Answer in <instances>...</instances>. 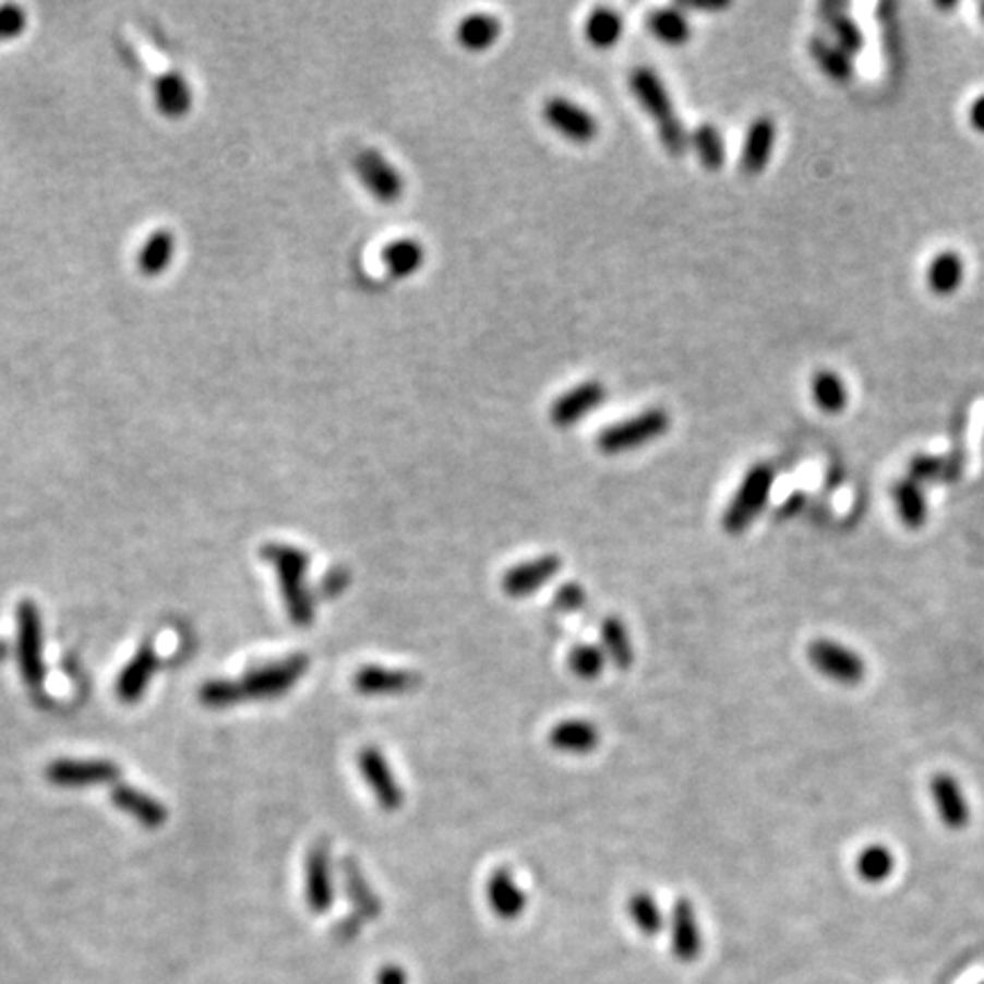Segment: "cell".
I'll use <instances>...</instances> for the list:
<instances>
[{"label":"cell","mask_w":984,"mask_h":984,"mask_svg":"<svg viewBox=\"0 0 984 984\" xmlns=\"http://www.w3.org/2000/svg\"><path fill=\"white\" fill-rule=\"evenodd\" d=\"M376 984H408V975L399 964H385L376 973Z\"/></svg>","instance_id":"ee69618b"},{"label":"cell","mask_w":984,"mask_h":984,"mask_svg":"<svg viewBox=\"0 0 984 984\" xmlns=\"http://www.w3.org/2000/svg\"><path fill=\"white\" fill-rule=\"evenodd\" d=\"M600 636H602L607 659L613 665H617L620 670H627L634 663V647H632L629 632L623 620L615 615L604 617V623L600 627Z\"/></svg>","instance_id":"f1b7e54d"},{"label":"cell","mask_w":984,"mask_h":984,"mask_svg":"<svg viewBox=\"0 0 984 984\" xmlns=\"http://www.w3.org/2000/svg\"><path fill=\"white\" fill-rule=\"evenodd\" d=\"M263 559L276 569L285 609L297 627H310L315 620V598L305 584L310 559L295 545L283 542H267L263 548Z\"/></svg>","instance_id":"6da1fadb"},{"label":"cell","mask_w":984,"mask_h":984,"mask_svg":"<svg viewBox=\"0 0 984 984\" xmlns=\"http://www.w3.org/2000/svg\"><path fill=\"white\" fill-rule=\"evenodd\" d=\"M500 33H502L500 21L495 16H490V14H470V16H465L458 23V28H456V37H458L460 46L468 48V50H475V53H477V50H485V48H490L492 44H495Z\"/></svg>","instance_id":"83f0119b"},{"label":"cell","mask_w":984,"mask_h":984,"mask_svg":"<svg viewBox=\"0 0 984 984\" xmlns=\"http://www.w3.org/2000/svg\"><path fill=\"white\" fill-rule=\"evenodd\" d=\"M647 28H650V33L659 41L668 46H684L691 39V23L682 14V10L675 8L650 12V16H647Z\"/></svg>","instance_id":"f546056e"},{"label":"cell","mask_w":984,"mask_h":984,"mask_svg":"<svg viewBox=\"0 0 984 984\" xmlns=\"http://www.w3.org/2000/svg\"><path fill=\"white\" fill-rule=\"evenodd\" d=\"M691 144L707 171H720L724 165V142L713 123H700L691 135Z\"/></svg>","instance_id":"d590c367"},{"label":"cell","mask_w":984,"mask_h":984,"mask_svg":"<svg viewBox=\"0 0 984 984\" xmlns=\"http://www.w3.org/2000/svg\"><path fill=\"white\" fill-rule=\"evenodd\" d=\"M155 670H158V655H155L153 645H142L135 652V657L128 661V665L121 670L117 680V695L125 705L137 703L144 695L146 686L151 684Z\"/></svg>","instance_id":"ffe728a7"},{"label":"cell","mask_w":984,"mask_h":984,"mask_svg":"<svg viewBox=\"0 0 984 984\" xmlns=\"http://www.w3.org/2000/svg\"><path fill=\"white\" fill-rule=\"evenodd\" d=\"M686 8H693V10H705V12H718V10H724V8H728V3H688Z\"/></svg>","instance_id":"7dc6e473"},{"label":"cell","mask_w":984,"mask_h":984,"mask_svg":"<svg viewBox=\"0 0 984 984\" xmlns=\"http://www.w3.org/2000/svg\"><path fill=\"white\" fill-rule=\"evenodd\" d=\"M358 770L368 782L383 812H397L404 805V789L379 747L368 745L358 753Z\"/></svg>","instance_id":"9c48e42d"},{"label":"cell","mask_w":984,"mask_h":984,"mask_svg":"<svg viewBox=\"0 0 984 984\" xmlns=\"http://www.w3.org/2000/svg\"><path fill=\"white\" fill-rule=\"evenodd\" d=\"M969 119L977 133H984V96H977L973 100V106L969 110Z\"/></svg>","instance_id":"f6af8a7d"},{"label":"cell","mask_w":984,"mask_h":984,"mask_svg":"<svg viewBox=\"0 0 984 984\" xmlns=\"http://www.w3.org/2000/svg\"><path fill=\"white\" fill-rule=\"evenodd\" d=\"M158 96H160L163 112H178V115H180V112H185L188 100H190V94H188L185 83L180 81V77H176V75L165 77L163 85H160Z\"/></svg>","instance_id":"60d3db41"},{"label":"cell","mask_w":984,"mask_h":984,"mask_svg":"<svg viewBox=\"0 0 984 984\" xmlns=\"http://www.w3.org/2000/svg\"><path fill=\"white\" fill-rule=\"evenodd\" d=\"M809 56L820 67V71L827 77H832L835 83H850L852 81V75H854L852 60H850V56L843 53V50L837 44L827 41L823 37H814L809 41Z\"/></svg>","instance_id":"4316f807"},{"label":"cell","mask_w":984,"mask_h":984,"mask_svg":"<svg viewBox=\"0 0 984 984\" xmlns=\"http://www.w3.org/2000/svg\"><path fill=\"white\" fill-rule=\"evenodd\" d=\"M964 280V261L957 251H941L927 267L929 290L939 297H950Z\"/></svg>","instance_id":"d4e9b609"},{"label":"cell","mask_w":984,"mask_h":984,"mask_svg":"<svg viewBox=\"0 0 984 984\" xmlns=\"http://www.w3.org/2000/svg\"><path fill=\"white\" fill-rule=\"evenodd\" d=\"M171 253H173L171 232H155L153 240L142 251V257H140L142 269L151 276L158 274L163 267L169 265Z\"/></svg>","instance_id":"ab89813d"},{"label":"cell","mask_w":984,"mask_h":984,"mask_svg":"<svg viewBox=\"0 0 984 984\" xmlns=\"http://www.w3.org/2000/svg\"><path fill=\"white\" fill-rule=\"evenodd\" d=\"M199 697H201V703H203L205 707L226 709V707H232V705L242 703V700H244V693H242V686H240L238 682H230V680H213V682H208V684H205V686L201 688Z\"/></svg>","instance_id":"74e56055"},{"label":"cell","mask_w":984,"mask_h":984,"mask_svg":"<svg viewBox=\"0 0 984 984\" xmlns=\"http://www.w3.org/2000/svg\"><path fill=\"white\" fill-rule=\"evenodd\" d=\"M772 485H775L772 465L768 463L753 465V468L745 472L734 500L722 513V529L730 536L745 533L768 504Z\"/></svg>","instance_id":"3957f363"},{"label":"cell","mask_w":984,"mask_h":984,"mask_svg":"<svg viewBox=\"0 0 984 984\" xmlns=\"http://www.w3.org/2000/svg\"><path fill=\"white\" fill-rule=\"evenodd\" d=\"M561 569V559L554 554L538 556L511 567L502 577V588L511 598H527L540 590L548 581H552Z\"/></svg>","instance_id":"e0dca14e"},{"label":"cell","mask_w":984,"mask_h":984,"mask_svg":"<svg viewBox=\"0 0 984 984\" xmlns=\"http://www.w3.org/2000/svg\"><path fill=\"white\" fill-rule=\"evenodd\" d=\"M627 914L636 929L645 937H659L665 927V916L652 893L638 891L627 902Z\"/></svg>","instance_id":"d6a6232c"},{"label":"cell","mask_w":984,"mask_h":984,"mask_svg":"<svg viewBox=\"0 0 984 984\" xmlns=\"http://www.w3.org/2000/svg\"><path fill=\"white\" fill-rule=\"evenodd\" d=\"M340 875H343V885L347 891V898L353 908V916H358L360 921H376L383 914V902L376 896V891L372 889L370 879L362 873L360 864L353 857L343 860L340 864Z\"/></svg>","instance_id":"d6986e66"},{"label":"cell","mask_w":984,"mask_h":984,"mask_svg":"<svg viewBox=\"0 0 984 984\" xmlns=\"http://www.w3.org/2000/svg\"><path fill=\"white\" fill-rule=\"evenodd\" d=\"M668 429H670L668 412L663 408H647L625 422H615L607 427L604 431L598 433L595 443H598L600 452L609 456L625 454L655 443V440H659Z\"/></svg>","instance_id":"277c9868"},{"label":"cell","mask_w":984,"mask_h":984,"mask_svg":"<svg viewBox=\"0 0 984 984\" xmlns=\"http://www.w3.org/2000/svg\"><path fill=\"white\" fill-rule=\"evenodd\" d=\"M308 670V659L303 655H295L276 663L257 665L249 670L244 680L240 682L244 700L247 697H255V700H272V697H280L288 693Z\"/></svg>","instance_id":"8992f818"},{"label":"cell","mask_w":984,"mask_h":984,"mask_svg":"<svg viewBox=\"0 0 984 984\" xmlns=\"http://www.w3.org/2000/svg\"><path fill=\"white\" fill-rule=\"evenodd\" d=\"M418 686H422V677L412 670L362 665L353 675V688L362 695H404Z\"/></svg>","instance_id":"2e32d148"},{"label":"cell","mask_w":984,"mask_h":984,"mask_svg":"<svg viewBox=\"0 0 984 984\" xmlns=\"http://www.w3.org/2000/svg\"><path fill=\"white\" fill-rule=\"evenodd\" d=\"M929 793H932V800H935V807L939 812L944 827H948V830H952V832L967 830L971 823V805H969V800H967L960 782H957L955 777L948 772H939L932 777Z\"/></svg>","instance_id":"9a60e30c"},{"label":"cell","mask_w":984,"mask_h":984,"mask_svg":"<svg viewBox=\"0 0 984 984\" xmlns=\"http://www.w3.org/2000/svg\"><path fill=\"white\" fill-rule=\"evenodd\" d=\"M349 581H351V575H349L347 567H333L331 573L324 575V579L320 584L322 598H338L340 592L347 590Z\"/></svg>","instance_id":"7bdbcfd3"},{"label":"cell","mask_w":984,"mask_h":984,"mask_svg":"<svg viewBox=\"0 0 984 984\" xmlns=\"http://www.w3.org/2000/svg\"><path fill=\"white\" fill-rule=\"evenodd\" d=\"M625 31V21L617 12L609 8L592 10L586 21V39L595 48H611L620 41Z\"/></svg>","instance_id":"836d02e7"},{"label":"cell","mask_w":984,"mask_h":984,"mask_svg":"<svg viewBox=\"0 0 984 984\" xmlns=\"http://www.w3.org/2000/svg\"><path fill=\"white\" fill-rule=\"evenodd\" d=\"M670 946H672V955H675V960L682 964H691V962L700 960L703 948H705L703 927H700V921H697L695 904L688 898H680L675 904H672Z\"/></svg>","instance_id":"7c38bea8"},{"label":"cell","mask_w":984,"mask_h":984,"mask_svg":"<svg viewBox=\"0 0 984 984\" xmlns=\"http://www.w3.org/2000/svg\"><path fill=\"white\" fill-rule=\"evenodd\" d=\"M16 659L21 675L33 691L44 684V632L41 613L35 602L23 600L16 607Z\"/></svg>","instance_id":"5b68a950"},{"label":"cell","mask_w":984,"mask_h":984,"mask_svg":"<svg viewBox=\"0 0 984 984\" xmlns=\"http://www.w3.org/2000/svg\"><path fill=\"white\" fill-rule=\"evenodd\" d=\"M607 661L609 659L602 647L588 645V643L575 645L567 657L569 670H573L579 680H598L602 675Z\"/></svg>","instance_id":"8d00e7d4"},{"label":"cell","mask_w":984,"mask_h":984,"mask_svg":"<svg viewBox=\"0 0 984 984\" xmlns=\"http://www.w3.org/2000/svg\"><path fill=\"white\" fill-rule=\"evenodd\" d=\"M807 657L823 677L832 680L841 686H857L866 677V661L862 659V655L837 640L827 638L814 640L809 645Z\"/></svg>","instance_id":"52a82bcc"},{"label":"cell","mask_w":984,"mask_h":984,"mask_svg":"<svg viewBox=\"0 0 984 984\" xmlns=\"http://www.w3.org/2000/svg\"><path fill=\"white\" fill-rule=\"evenodd\" d=\"M586 604V590L577 584L569 581L561 586L554 595V607L561 611H579Z\"/></svg>","instance_id":"b9f144b4"},{"label":"cell","mask_w":984,"mask_h":984,"mask_svg":"<svg viewBox=\"0 0 984 984\" xmlns=\"http://www.w3.org/2000/svg\"><path fill=\"white\" fill-rule=\"evenodd\" d=\"M854 868H857V875L864 879L866 885H883V883H887L896 868V857L887 845L873 843V845H866L857 854Z\"/></svg>","instance_id":"4dcf8cb0"},{"label":"cell","mask_w":984,"mask_h":984,"mask_svg":"<svg viewBox=\"0 0 984 984\" xmlns=\"http://www.w3.org/2000/svg\"><path fill=\"white\" fill-rule=\"evenodd\" d=\"M353 169L360 178V183L365 185V190L385 205H393L401 199L404 194V178L401 173L391 165V160L381 155L374 148H362L356 160H353Z\"/></svg>","instance_id":"ba28073f"},{"label":"cell","mask_w":984,"mask_h":984,"mask_svg":"<svg viewBox=\"0 0 984 984\" xmlns=\"http://www.w3.org/2000/svg\"><path fill=\"white\" fill-rule=\"evenodd\" d=\"M891 495H893L900 520L910 529H921L927 520V502H925L921 485L916 481H912L910 477L900 479L893 483Z\"/></svg>","instance_id":"484cf974"},{"label":"cell","mask_w":984,"mask_h":984,"mask_svg":"<svg viewBox=\"0 0 984 984\" xmlns=\"http://www.w3.org/2000/svg\"><path fill=\"white\" fill-rule=\"evenodd\" d=\"M383 263L393 276L406 278L424 265V247L416 240H397L383 249Z\"/></svg>","instance_id":"1f68e13d"},{"label":"cell","mask_w":984,"mask_h":984,"mask_svg":"<svg viewBox=\"0 0 984 984\" xmlns=\"http://www.w3.org/2000/svg\"><path fill=\"white\" fill-rule=\"evenodd\" d=\"M775 135H777L775 121L770 117H757L753 123H749L745 140H743V153H741L743 173L757 176L768 167L772 148H775Z\"/></svg>","instance_id":"44dd1931"},{"label":"cell","mask_w":984,"mask_h":984,"mask_svg":"<svg viewBox=\"0 0 984 984\" xmlns=\"http://www.w3.org/2000/svg\"><path fill=\"white\" fill-rule=\"evenodd\" d=\"M607 401V387L600 381H584L573 391L563 393L550 408V418L559 429H569L579 424L595 408Z\"/></svg>","instance_id":"5bb4252c"},{"label":"cell","mask_w":984,"mask_h":984,"mask_svg":"<svg viewBox=\"0 0 984 984\" xmlns=\"http://www.w3.org/2000/svg\"><path fill=\"white\" fill-rule=\"evenodd\" d=\"M550 743L559 753L569 755H588L600 743V732L588 720H563L554 724L550 732Z\"/></svg>","instance_id":"603a6c76"},{"label":"cell","mask_w":984,"mask_h":984,"mask_svg":"<svg viewBox=\"0 0 984 984\" xmlns=\"http://www.w3.org/2000/svg\"><path fill=\"white\" fill-rule=\"evenodd\" d=\"M980 984H984V982H980Z\"/></svg>","instance_id":"681fc988"},{"label":"cell","mask_w":984,"mask_h":984,"mask_svg":"<svg viewBox=\"0 0 984 984\" xmlns=\"http://www.w3.org/2000/svg\"><path fill=\"white\" fill-rule=\"evenodd\" d=\"M485 900L492 914L502 921H517L527 910V893L506 868L490 873L485 883Z\"/></svg>","instance_id":"ac0fdd59"},{"label":"cell","mask_w":984,"mask_h":984,"mask_svg":"<svg viewBox=\"0 0 984 984\" xmlns=\"http://www.w3.org/2000/svg\"><path fill=\"white\" fill-rule=\"evenodd\" d=\"M112 800H115V805L121 812H125L128 816H133L140 825L151 827V830H153V827H160L167 820V809L160 805V802L155 800V797H151V795H146L140 789L125 787V784L117 787L112 791Z\"/></svg>","instance_id":"cb8c5ba5"},{"label":"cell","mask_w":984,"mask_h":984,"mask_svg":"<svg viewBox=\"0 0 984 984\" xmlns=\"http://www.w3.org/2000/svg\"><path fill=\"white\" fill-rule=\"evenodd\" d=\"M360 919L358 916H351V919H345V921H340V925H338V932H340V937L343 939H353L356 935H358V927H360Z\"/></svg>","instance_id":"bcb514c9"},{"label":"cell","mask_w":984,"mask_h":984,"mask_svg":"<svg viewBox=\"0 0 984 984\" xmlns=\"http://www.w3.org/2000/svg\"><path fill=\"white\" fill-rule=\"evenodd\" d=\"M305 902L315 914H326L335 902V879H333V862L331 848L326 843H317L310 848L305 857V875H303Z\"/></svg>","instance_id":"8fae6325"},{"label":"cell","mask_w":984,"mask_h":984,"mask_svg":"<svg viewBox=\"0 0 984 984\" xmlns=\"http://www.w3.org/2000/svg\"><path fill=\"white\" fill-rule=\"evenodd\" d=\"M812 397L816 406L827 412V416H837L848 404V391L839 374L830 370H820L812 379Z\"/></svg>","instance_id":"e575fe53"},{"label":"cell","mask_w":984,"mask_h":984,"mask_svg":"<svg viewBox=\"0 0 984 984\" xmlns=\"http://www.w3.org/2000/svg\"><path fill=\"white\" fill-rule=\"evenodd\" d=\"M629 87L640 106L645 108V112L655 119L663 148L670 155H675V158L684 155L691 144V135L686 133L682 119L677 117L675 106H672L670 94L659 73L647 67H638L629 75Z\"/></svg>","instance_id":"7a4b0ae2"},{"label":"cell","mask_w":984,"mask_h":984,"mask_svg":"<svg viewBox=\"0 0 984 984\" xmlns=\"http://www.w3.org/2000/svg\"><path fill=\"white\" fill-rule=\"evenodd\" d=\"M964 456L952 452L946 456L919 454L910 460V479L921 483H955L962 477Z\"/></svg>","instance_id":"7402d4cb"},{"label":"cell","mask_w":984,"mask_h":984,"mask_svg":"<svg viewBox=\"0 0 984 984\" xmlns=\"http://www.w3.org/2000/svg\"><path fill=\"white\" fill-rule=\"evenodd\" d=\"M542 119L569 142L588 144L598 137V121H595V117L586 108L577 106V103L569 98L552 96L550 100H545V106H542Z\"/></svg>","instance_id":"30bf717a"},{"label":"cell","mask_w":984,"mask_h":984,"mask_svg":"<svg viewBox=\"0 0 984 984\" xmlns=\"http://www.w3.org/2000/svg\"><path fill=\"white\" fill-rule=\"evenodd\" d=\"M980 16H982V21H984V3L980 5Z\"/></svg>","instance_id":"c3c4849f"},{"label":"cell","mask_w":984,"mask_h":984,"mask_svg":"<svg viewBox=\"0 0 984 984\" xmlns=\"http://www.w3.org/2000/svg\"><path fill=\"white\" fill-rule=\"evenodd\" d=\"M46 777L58 787H96L115 782L119 766L106 759H58L48 764Z\"/></svg>","instance_id":"4fadbf2b"},{"label":"cell","mask_w":984,"mask_h":984,"mask_svg":"<svg viewBox=\"0 0 984 984\" xmlns=\"http://www.w3.org/2000/svg\"><path fill=\"white\" fill-rule=\"evenodd\" d=\"M830 28L835 33L837 46L843 50L845 56H857L860 50L864 48V33L857 23H854L848 14H830Z\"/></svg>","instance_id":"f35d334b"}]
</instances>
